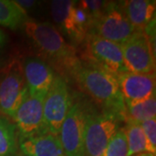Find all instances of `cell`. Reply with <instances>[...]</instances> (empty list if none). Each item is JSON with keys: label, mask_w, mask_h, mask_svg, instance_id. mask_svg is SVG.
I'll use <instances>...</instances> for the list:
<instances>
[{"label": "cell", "mask_w": 156, "mask_h": 156, "mask_svg": "<svg viewBox=\"0 0 156 156\" xmlns=\"http://www.w3.org/2000/svg\"><path fill=\"white\" fill-rule=\"evenodd\" d=\"M84 92L106 112L125 119V102L117 82L116 76L92 63H80L71 74Z\"/></svg>", "instance_id": "6da1fadb"}, {"label": "cell", "mask_w": 156, "mask_h": 156, "mask_svg": "<svg viewBox=\"0 0 156 156\" xmlns=\"http://www.w3.org/2000/svg\"><path fill=\"white\" fill-rule=\"evenodd\" d=\"M23 27L26 35L42 56L62 70L72 74L80 61L75 48L68 44L55 25L49 22L28 20Z\"/></svg>", "instance_id": "7a4b0ae2"}, {"label": "cell", "mask_w": 156, "mask_h": 156, "mask_svg": "<svg viewBox=\"0 0 156 156\" xmlns=\"http://www.w3.org/2000/svg\"><path fill=\"white\" fill-rule=\"evenodd\" d=\"M119 119L108 112H88L84 136L86 156H105L108 142L119 129Z\"/></svg>", "instance_id": "3957f363"}, {"label": "cell", "mask_w": 156, "mask_h": 156, "mask_svg": "<svg viewBox=\"0 0 156 156\" xmlns=\"http://www.w3.org/2000/svg\"><path fill=\"white\" fill-rule=\"evenodd\" d=\"M71 106L72 99L67 83L62 76L56 75L44 100V120L49 133L59 134Z\"/></svg>", "instance_id": "277c9868"}, {"label": "cell", "mask_w": 156, "mask_h": 156, "mask_svg": "<svg viewBox=\"0 0 156 156\" xmlns=\"http://www.w3.org/2000/svg\"><path fill=\"white\" fill-rule=\"evenodd\" d=\"M27 91L23 64L12 61L0 77V112L13 117Z\"/></svg>", "instance_id": "5b68a950"}, {"label": "cell", "mask_w": 156, "mask_h": 156, "mask_svg": "<svg viewBox=\"0 0 156 156\" xmlns=\"http://www.w3.org/2000/svg\"><path fill=\"white\" fill-rule=\"evenodd\" d=\"M88 111L81 102L73 103L58 134L66 156H86L84 147Z\"/></svg>", "instance_id": "8992f818"}, {"label": "cell", "mask_w": 156, "mask_h": 156, "mask_svg": "<svg viewBox=\"0 0 156 156\" xmlns=\"http://www.w3.org/2000/svg\"><path fill=\"white\" fill-rule=\"evenodd\" d=\"M121 46L123 62L128 72L154 73V50L144 31H135Z\"/></svg>", "instance_id": "52a82bcc"}, {"label": "cell", "mask_w": 156, "mask_h": 156, "mask_svg": "<svg viewBox=\"0 0 156 156\" xmlns=\"http://www.w3.org/2000/svg\"><path fill=\"white\" fill-rule=\"evenodd\" d=\"M135 31L119 2H109L103 14L93 23L89 34L122 44Z\"/></svg>", "instance_id": "ba28073f"}, {"label": "cell", "mask_w": 156, "mask_h": 156, "mask_svg": "<svg viewBox=\"0 0 156 156\" xmlns=\"http://www.w3.org/2000/svg\"><path fill=\"white\" fill-rule=\"evenodd\" d=\"M86 40V54L87 58L90 60L89 63L95 64L115 76L128 72L123 62L121 44L92 34H89Z\"/></svg>", "instance_id": "9c48e42d"}, {"label": "cell", "mask_w": 156, "mask_h": 156, "mask_svg": "<svg viewBox=\"0 0 156 156\" xmlns=\"http://www.w3.org/2000/svg\"><path fill=\"white\" fill-rule=\"evenodd\" d=\"M44 97L31 95L28 89L20 106L12 117L23 137L49 133L44 120Z\"/></svg>", "instance_id": "30bf717a"}, {"label": "cell", "mask_w": 156, "mask_h": 156, "mask_svg": "<svg viewBox=\"0 0 156 156\" xmlns=\"http://www.w3.org/2000/svg\"><path fill=\"white\" fill-rule=\"evenodd\" d=\"M125 104L135 103L155 96V73L124 72L116 76Z\"/></svg>", "instance_id": "8fae6325"}, {"label": "cell", "mask_w": 156, "mask_h": 156, "mask_svg": "<svg viewBox=\"0 0 156 156\" xmlns=\"http://www.w3.org/2000/svg\"><path fill=\"white\" fill-rule=\"evenodd\" d=\"M23 70L29 93L45 97L56 76L52 68L43 59L27 57L23 62Z\"/></svg>", "instance_id": "7c38bea8"}, {"label": "cell", "mask_w": 156, "mask_h": 156, "mask_svg": "<svg viewBox=\"0 0 156 156\" xmlns=\"http://www.w3.org/2000/svg\"><path fill=\"white\" fill-rule=\"evenodd\" d=\"M19 148L25 156H66L58 135L50 133L22 136Z\"/></svg>", "instance_id": "4fadbf2b"}, {"label": "cell", "mask_w": 156, "mask_h": 156, "mask_svg": "<svg viewBox=\"0 0 156 156\" xmlns=\"http://www.w3.org/2000/svg\"><path fill=\"white\" fill-rule=\"evenodd\" d=\"M119 4L136 31H144L147 26L154 19V0H128L119 2Z\"/></svg>", "instance_id": "5bb4252c"}, {"label": "cell", "mask_w": 156, "mask_h": 156, "mask_svg": "<svg viewBox=\"0 0 156 156\" xmlns=\"http://www.w3.org/2000/svg\"><path fill=\"white\" fill-rule=\"evenodd\" d=\"M76 3V1L71 0H54L51 2L50 11L52 19L57 25V30H60L75 42L80 43L73 15Z\"/></svg>", "instance_id": "9a60e30c"}, {"label": "cell", "mask_w": 156, "mask_h": 156, "mask_svg": "<svg viewBox=\"0 0 156 156\" xmlns=\"http://www.w3.org/2000/svg\"><path fill=\"white\" fill-rule=\"evenodd\" d=\"M27 12L13 0H0V25L17 30L28 21Z\"/></svg>", "instance_id": "2e32d148"}, {"label": "cell", "mask_w": 156, "mask_h": 156, "mask_svg": "<svg viewBox=\"0 0 156 156\" xmlns=\"http://www.w3.org/2000/svg\"><path fill=\"white\" fill-rule=\"evenodd\" d=\"M124 128L126 138L128 141V156H135L140 154L147 153L155 154V152L149 145L147 139L139 123L127 122Z\"/></svg>", "instance_id": "e0dca14e"}, {"label": "cell", "mask_w": 156, "mask_h": 156, "mask_svg": "<svg viewBox=\"0 0 156 156\" xmlns=\"http://www.w3.org/2000/svg\"><path fill=\"white\" fill-rule=\"evenodd\" d=\"M156 117L155 96L135 103L125 104V119L127 122L141 123Z\"/></svg>", "instance_id": "ac0fdd59"}, {"label": "cell", "mask_w": 156, "mask_h": 156, "mask_svg": "<svg viewBox=\"0 0 156 156\" xmlns=\"http://www.w3.org/2000/svg\"><path fill=\"white\" fill-rule=\"evenodd\" d=\"M16 125L7 117L0 116V156H16L18 151Z\"/></svg>", "instance_id": "d6986e66"}, {"label": "cell", "mask_w": 156, "mask_h": 156, "mask_svg": "<svg viewBox=\"0 0 156 156\" xmlns=\"http://www.w3.org/2000/svg\"><path fill=\"white\" fill-rule=\"evenodd\" d=\"M128 141L124 128H119L107 147L105 156H128Z\"/></svg>", "instance_id": "ffe728a7"}, {"label": "cell", "mask_w": 156, "mask_h": 156, "mask_svg": "<svg viewBox=\"0 0 156 156\" xmlns=\"http://www.w3.org/2000/svg\"><path fill=\"white\" fill-rule=\"evenodd\" d=\"M77 3L78 5L87 12V14L90 17L92 22L94 23L103 14V12L105 11L106 8L109 4V1L83 0Z\"/></svg>", "instance_id": "44dd1931"}, {"label": "cell", "mask_w": 156, "mask_h": 156, "mask_svg": "<svg viewBox=\"0 0 156 156\" xmlns=\"http://www.w3.org/2000/svg\"><path fill=\"white\" fill-rule=\"evenodd\" d=\"M139 124L142 128L150 147L156 151V119H151Z\"/></svg>", "instance_id": "7402d4cb"}, {"label": "cell", "mask_w": 156, "mask_h": 156, "mask_svg": "<svg viewBox=\"0 0 156 156\" xmlns=\"http://www.w3.org/2000/svg\"><path fill=\"white\" fill-rule=\"evenodd\" d=\"M16 3L20 7H22L26 12H27L28 9H30L31 7H34L37 4L36 1H31V0H25V1L24 0H17V1H16Z\"/></svg>", "instance_id": "603a6c76"}, {"label": "cell", "mask_w": 156, "mask_h": 156, "mask_svg": "<svg viewBox=\"0 0 156 156\" xmlns=\"http://www.w3.org/2000/svg\"><path fill=\"white\" fill-rule=\"evenodd\" d=\"M6 41H7L6 34L2 30H0V50L5 45Z\"/></svg>", "instance_id": "cb8c5ba5"}, {"label": "cell", "mask_w": 156, "mask_h": 156, "mask_svg": "<svg viewBox=\"0 0 156 156\" xmlns=\"http://www.w3.org/2000/svg\"><path fill=\"white\" fill-rule=\"evenodd\" d=\"M137 156H155V154H147V153H146V154H140L139 155Z\"/></svg>", "instance_id": "d4e9b609"}, {"label": "cell", "mask_w": 156, "mask_h": 156, "mask_svg": "<svg viewBox=\"0 0 156 156\" xmlns=\"http://www.w3.org/2000/svg\"><path fill=\"white\" fill-rule=\"evenodd\" d=\"M1 63H2V62H1V59H0V65H1Z\"/></svg>", "instance_id": "484cf974"}]
</instances>
